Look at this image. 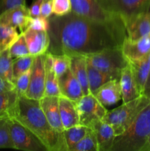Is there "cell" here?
Listing matches in <instances>:
<instances>
[{
	"label": "cell",
	"instance_id": "8d00e7d4",
	"mask_svg": "<svg viewBox=\"0 0 150 151\" xmlns=\"http://www.w3.org/2000/svg\"><path fill=\"white\" fill-rule=\"evenodd\" d=\"M20 5H26V0H0V15L7 10Z\"/></svg>",
	"mask_w": 150,
	"mask_h": 151
},
{
	"label": "cell",
	"instance_id": "1f68e13d",
	"mask_svg": "<svg viewBox=\"0 0 150 151\" xmlns=\"http://www.w3.org/2000/svg\"><path fill=\"white\" fill-rule=\"evenodd\" d=\"M9 50H10V55L13 58L29 55L27 45H26L24 36L22 32H21L17 39L10 46Z\"/></svg>",
	"mask_w": 150,
	"mask_h": 151
},
{
	"label": "cell",
	"instance_id": "7a4b0ae2",
	"mask_svg": "<svg viewBox=\"0 0 150 151\" xmlns=\"http://www.w3.org/2000/svg\"><path fill=\"white\" fill-rule=\"evenodd\" d=\"M9 118H13L29 129L48 151H68L63 132L54 130L44 115L39 100L19 96Z\"/></svg>",
	"mask_w": 150,
	"mask_h": 151
},
{
	"label": "cell",
	"instance_id": "7402d4cb",
	"mask_svg": "<svg viewBox=\"0 0 150 151\" xmlns=\"http://www.w3.org/2000/svg\"><path fill=\"white\" fill-rule=\"evenodd\" d=\"M45 63V94L44 96L61 97L58 78L55 75L52 66V57L49 52L44 54Z\"/></svg>",
	"mask_w": 150,
	"mask_h": 151
},
{
	"label": "cell",
	"instance_id": "8992f818",
	"mask_svg": "<svg viewBox=\"0 0 150 151\" xmlns=\"http://www.w3.org/2000/svg\"><path fill=\"white\" fill-rule=\"evenodd\" d=\"M74 103L79 115V124L90 128L102 120L108 111L91 93L83 95Z\"/></svg>",
	"mask_w": 150,
	"mask_h": 151
},
{
	"label": "cell",
	"instance_id": "4dcf8cb0",
	"mask_svg": "<svg viewBox=\"0 0 150 151\" xmlns=\"http://www.w3.org/2000/svg\"><path fill=\"white\" fill-rule=\"evenodd\" d=\"M34 58H35L34 56H32L29 55L24 56V57L14 58L13 64L14 81L19 75H21L24 72H26V71L31 69Z\"/></svg>",
	"mask_w": 150,
	"mask_h": 151
},
{
	"label": "cell",
	"instance_id": "e575fe53",
	"mask_svg": "<svg viewBox=\"0 0 150 151\" xmlns=\"http://www.w3.org/2000/svg\"><path fill=\"white\" fill-rule=\"evenodd\" d=\"M27 28L35 30L47 31L49 29V19L43 16H35L29 18ZM26 28V29H27Z\"/></svg>",
	"mask_w": 150,
	"mask_h": 151
},
{
	"label": "cell",
	"instance_id": "6da1fadb",
	"mask_svg": "<svg viewBox=\"0 0 150 151\" xmlns=\"http://www.w3.org/2000/svg\"><path fill=\"white\" fill-rule=\"evenodd\" d=\"M49 19L48 52L69 56L95 54L121 47L127 34L121 18L111 21L88 19L70 12Z\"/></svg>",
	"mask_w": 150,
	"mask_h": 151
},
{
	"label": "cell",
	"instance_id": "277c9868",
	"mask_svg": "<svg viewBox=\"0 0 150 151\" xmlns=\"http://www.w3.org/2000/svg\"><path fill=\"white\" fill-rule=\"evenodd\" d=\"M149 103L150 100L148 97L141 95L107 111L102 121L109 124L114 130L116 136H119L132 125L140 112Z\"/></svg>",
	"mask_w": 150,
	"mask_h": 151
},
{
	"label": "cell",
	"instance_id": "4fadbf2b",
	"mask_svg": "<svg viewBox=\"0 0 150 151\" xmlns=\"http://www.w3.org/2000/svg\"><path fill=\"white\" fill-rule=\"evenodd\" d=\"M22 33L24 36L30 55L35 57L48 52L50 45V37L47 31L35 30L27 28Z\"/></svg>",
	"mask_w": 150,
	"mask_h": 151
},
{
	"label": "cell",
	"instance_id": "ac0fdd59",
	"mask_svg": "<svg viewBox=\"0 0 150 151\" xmlns=\"http://www.w3.org/2000/svg\"><path fill=\"white\" fill-rule=\"evenodd\" d=\"M96 137L99 151H110L113 147L116 134L113 128L104 121H99L91 128Z\"/></svg>",
	"mask_w": 150,
	"mask_h": 151
},
{
	"label": "cell",
	"instance_id": "60d3db41",
	"mask_svg": "<svg viewBox=\"0 0 150 151\" xmlns=\"http://www.w3.org/2000/svg\"><path fill=\"white\" fill-rule=\"evenodd\" d=\"M149 61H150V55H149ZM144 95H145L146 97H148L150 100V68H149V77L148 79H147L145 89H144Z\"/></svg>",
	"mask_w": 150,
	"mask_h": 151
},
{
	"label": "cell",
	"instance_id": "44dd1931",
	"mask_svg": "<svg viewBox=\"0 0 150 151\" xmlns=\"http://www.w3.org/2000/svg\"><path fill=\"white\" fill-rule=\"evenodd\" d=\"M70 69L82 86L84 95L90 94L86 56H71Z\"/></svg>",
	"mask_w": 150,
	"mask_h": 151
},
{
	"label": "cell",
	"instance_id": "9a60e30c",
	"mask_svg": "<svg viewBox=\"0 0 150 151\" xmlns=\"http://www.w3.org/2000/svg\"><path fill=\"white\" fill-rule=\"evenodd\" d=\"M93 94L104 107L114 106L122 100L121 88L119 79H112L107 81Z\"/></svg>",
	"mask_w": 150,
	"mask_h": 151
},
{
	"label": "cell",
	"instance_id": "4316f807",
	"mask_svg": "<svg viewBox=\"0 0 150 151\" xmlns=\"http://www.w3.org/2000/svg\"><path fill=\"white\" fill-rule=\"evenodd\" d=\"M13 58L9 49L0 52V76L5 81L14 84L13 64Z\"/></svg>",
	"mask_w": 150,
	"mask_h": 151
},
{
	"label": "cell",
	"instance_id": "f35d334b",
	"mask_svg": "<svg viewBox=\"0 0 150 151\" xmlns=\"http://www.w3.org/2000/svg\"><path fill=\"white\" fill-rule=\"evenodd\" d=\"M43 0H33L32 4L29 7V15L31 17L41 16V6Z\"/></svg>",
	"mask_w": 150,
	"mask_h": 151
},
{
	"label": "cell",
	"instance_id": "b9f144b4",
	"mask_svg": "<svg viewBox=\"0 0 150 151\" xmlns=\"http://www.w3.org/2000/svg\"><path fill=\"white\" fill-rule=\"evenodd\" d=\"M144 151H150V138H149V139L148 142H147L146 146Z\"/></svg>",
	"mask_w": 150,
	"mask_h": 151
},
{
	"label": "cell",
	"instance_id": "f1b7e54d",
	"mask_svg": "<svg viewBox=\"0 0 150 151\" xmlns=\"http://www.w3.org/2000/svg\"><path fill=\"white\" fill-rule=\"evenodd\" d=\"M70 151H99L96 137L94 130L90 128L86 135Z\"/></svg>",
	"mask_w": 150,
	"mask_h": 151
},
{
	"label": "cell",
	"instance_id": "d6a6232c",
	"mask_svg": "<svg viewBox=\"0 0 150 151\" xmlns=\"http://www.w3.org/2000/svg\"><path fill=\"white\" fill-rule=\"evenodd\" d=\"M8 118L0 119V149H14L10 134Z\"/></svg>",
	"mask_w": 150,
	"mask_h": 151
},
{
	"label": "cell",
	"instance_id": "9c48e42d",
	"mask_svg": "<svg viewBox=\"0 0 150 151\" xmlns=\"http://www.w3.org/2000/svg\"><path fill=\"white\" fill-rule=\"evenodd\" d=\"M45 56H35L31 66L30 79L25 97L32 100H40L45 94Z\"/></svg>",
	"mask_w": 150,
	"mask_h": 151
},
{
	"label": "cell",
	"instance_id": "5bb4252c",
	"mask_svg": "<svg viewBox=\"0 0 150 151\" xmlns=\"http://www.w3.org/2000/svg\"><path fill=\"white\" fill-rule=\"evenodd\" d=\"M29 18V7L26 5L17 6L0 15V24L18 28L21 32H23L27 28Z\"/></svg>",
	"mask_w": 150,
	"mask_h": 151
},
{
	"label": "cell",
	"instance_id": "7bdbcfd3",
	"mask_svg": "<svg viewBox=\"0 0 150 151\" xmlns=\"http://www.w3.org/2000/svg\"><path fill=\"white\" fill-rule=\"evenodd\" d=\"M4 118H8V117H7V116H4V115L0 114V119H4Z\"/></svg>",
	"mask_w": 150,
	"mask_h": 151
},
{
	"label": "cell",
	"instance_id": "52a82bcc",
	"mask_svg": "<svg viewBox=\"0 0 150 151\" xmlns=\"http://www.w3.org/2000/svg\"><path fill=\"white\" fill-rule=\"evenodd\" d=\"M10 137L14 149L24 151H48L42 142L26 128L13 118H9Z\"/></svg>",
	"mask_w": 150,
	"mask_h": 151
},
{
	"label": "cell",
	"instance_id": "74e56055",
	"mask_svg": "<svg viewBox=\"0 0 150 151\" xmlns=\"http://www.w3.org/2000/svg\"><path fill=\"white\" fill-rule=\"evenodd\" d=\"M52 15V0H43L41 6V16L50 18Z\"/></svg>",
	"mask_w": 150,
	"mask_h": 151
},
{
	"label": "cell",
	"instance_id": "f546056e",
	"mask_svg": "<svg viewBox=\"0 0 150 151\" xmlns=\"http://www.w3.org/2000/svg\"><path fill=\"white\" fill-rule=\"evenodd\" d=\"M52 66L57 78L63 76L69 69L71 57L67 55H52Z\"/></svg>",
	"mask_w": 150,
	"mask_h": 151
},
{
	"label": "cell",
	"instance_id": "ffe728a7",
	"mask_svg": "<svg viewBox=\"0 0 150 151\" xmlns=\"http://www.w3.org/2000/svg\"><path fill=\"white\" fill-rule=\"evenodd\" d=\"M130 66L137 88L141 95H144V89L149 73V56L135 61H127Z\"/></svg>",
	"mask_w": 150,
	"mask_h": 151
},
{
	"label": "cell",
	"instance_id": "8fae6325",
	"mask_svg": "<svg viewBox=\"0 0 150 151\" xmlns=\"http://www.w3.org/2000/svg\"><path fill=\"white\" fill-rule=\"evenodd\" d=\"M121 51L127 61H135L150 55V34L135 41L127 36L121 44Z\"/></svg>",
	"mask_w": 150,
	"mask_h": 151
},
{
	"label": "cell",
	"instance_id": "603a6c76",
	"mask_svg": "<svg viewBox=\"0 0 150 151\" xmlns=\"http://www.w3.org/2000/svg\"><path fill=\"white\" fill-rule=\"evenodd\" d=\"M121 88L122 93V101L123 103L130 101L141 96L137 88L130 66L128 64L125 66L121 73L120 78Z\"/></svg>",
	"mask_w": 150,
	"mask_h": 151
},
{
	"label": "cell",
	"instance_id": "7c38bea8",
	"mask_svg": "<svg viewBox=\"0 0 150 151\" xmlns=\"http://www.w3.org/2000/svg\"><path fill=\"white\" fill-rule=\"evenodd\" d=\"M127 37L135 41L150 34V12L121 18Z\"/></svg>",
	"mask_w": 150,
	"mask_h": 151
},
{
	"label": "cell",
	"instance_id": "3957f363",
	"mask_svg": "<svg viewBox=\"0 0 150 151\" xmlns=\"http://www.w3.org/2000/svg\"><path fill=\"white\" fill-rule=\"evenodd\" d=\"M149 138L150 103L123 134L116 136L110 151H144Z\"/></svg>",
	"mask_w": 150,
	"mask_h": 151
},
{
	"label": "cell",
	"instance_id": "d6986e66",
	"mask_svg": "<svg viewBox=\"0 0 150 151\" xmlns=\"http://www.w3.org/2000/svg\"><path fill=\"white\" fill-rule=\"evenodd\" d=\"M59 109L64 130L79 124V115L74 102L61 96L59 97Z\"/></svg>",
	"mask_w": 150,
	"mask_h": 151
},
{
	"label": "cell",
	"instance_id": "2e32d148",
	"mask_svg": "<svg viewBox=\"0 0 150 151\" xmlns=\"http://www.w3.org/2000/svg\"><path fill=\"white\" fill-rule=\"evenodd\" d=\"M39 103L41 109L50 125L58 132L63 133L64 128L60 119L59 97L44 96L39 100Z\"/></svg>",
	"mask_w": 150,
	"mask_h": 151
},
{
	"label": "cell",
	"instance_id": "5b68a950",
	"mask_svg": "<svg viewBox=\"0 0 150 151\" xmlns=\"http://www.w3.org/2000/svg\"><path fill=\"white\" fill-rule=\"evenodd\" d=\"M88 65L102 72H107L116 79H119L122 70L127 65L121 47L107 49L95 54L86 56Z\"/></svg>",
	"mask_w": 150,
	"mask_h": 151
},
{
	"label": "cell",
	"instance_id": "ba28073f",
	"mask_svg": "<svg viewBox=\"0 0 150 151\" xmlns=\"http://www.w3.org/2000/svg\"><path fill=\"white\" fill-rule=\"evenodd\" d=\"M101 8L110 13L126 18L150 12V0H97Z\"/></svg>",
	"mask_w": 150,
	"mask_h": 151
},
{
	"label": "cell",
	"instance_id": "30bf717a",
	"mask_svg": "<svg viewBox=\"0 0 150 151\" xmlns=\"http://www.w3.org/2000/svg\"><path fill=\"white\" fill-rule=\"evenodd\" d=\"M71 11L88 19L99 21H111L120 17L103 10L97 0H71Z\"/></svg>",
	"mask_w": 150,
	"mask_h": 151
},
{
	"label": "cell",
	"instance_id": "484cf974",
	"mask_svg": "<svg viewBox=\"0 0 150 151\" xmlns=\"http://www.w3.org/2000/svg\"><path fill=\"white\" fill-rule=\"evenodd\" d=\"M19 97L16 88L0 93V114L9 117L17 103Z\"/></svg>",
	"mask_w": 150,
	"mask_h": 151
},
{
	"label": "cell",
	"instance_id": "836d02e7",
	"mask_svg": "<svg viewBox=\"0 0 150 151\" xmlns=\"http://www.w3.org/2000/svg\"><path fill=\"white\" fill-rule=\"evenodd\" d=\"M31 69L19 75L14 81L15 88L19 96H24L28 89L30 79Z\"/></svg>",
	"mask_w": 150,
	"mask_h": 151
},
{
	"label": "cell",
	"instance_id": "83f0119b",
	"mask_svg": "<svg viewBox=\"0 0 150 151\" xmlns=\"http://www.w3.org/2000/svg\"><path fill=\"white\" fill-rule=\"evenodd\" d=\"M19 35L16 28L0 24V52L10 48Z\"/></svg>",
	"mask_w": 150,
	"mask_h": 151
},
{
	"label": "cell",
	"instance_id": "ab89813d",
	"mask_svg": "<svg viewBox=\"0 0 150 151\" xmlns=\"http://www.w3.org/2000/svg\"><path fill=\"white\" fill-rule=\"evenodd\" d=\"M13 88H15L14 84L5 81L0 76V93L4 91H7V90L13 89Z\"/></svg>",
	"mask_w": 150,
	"mask_h": 151
},
{
	"label": "cell",
	"instance_id": "d590c367",
	"mask_svg": "<svg viewBox=\"0 0 150 151\" xmlns=\"http://www.w3.org/2000/svg\"><path fill=\"white\" fill-rule=\"evenodd\" d=\"M71 12V0H52L53 15L62 16Z\"/></svg>",
	"mask_w": 150,
	"mask_h": 151
},
{
	"label": "cell",
	"instance_id": "cb8c5ba5",
	"mask_svg": "<svg viewBox=\"0 0 150 151\" xmlns=\"http://www.w3.org/2000/svg\"><path fill=\"white\" fill-rule=\"evenodd\" d=\"M88 76L89 90L91 94H94L99 87L107 81L112 79H116L107 72H102L88 65Z\"/></svg>",
	"mask_w": 150,
	"mask_h": 151
},
{
	"label": "cell",
	"instance_id": "e0dca14e",
	"mask_svg": "<svg viewBox=\"0 0 150 151\" xmlns=\"http://www.w3.org/2000/svg\"><path fill=\"white\" fill-rule=\"evenodd\" d=\"M62 96L76 102L84 95L82 86L69 69L63 76L58 78Z\"/></svg>",
	"mask_w": 150,
	"mask_h": 151
},
{
	"label": "cell",
	"instance_id": "d4e9b609",
	"mask_svg": "<svg viewBox=\"0 0 150 151\" xmlns=\"http://www.w3.org/2000/svg\"><path fill=\"white\" fill-rule=\"evenodd\" d=\"M89 129L90 128L78 124L63 131V135L68 147V151H70L75 145L77 144L86 135Z\"/></svg>",
	"mask_w": 150,
	"mask_h": 151
}]
</instances>
